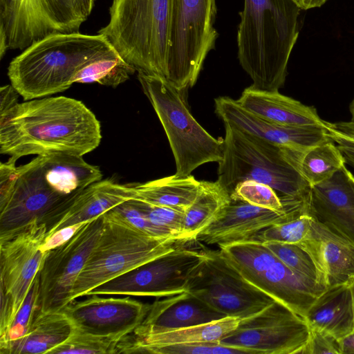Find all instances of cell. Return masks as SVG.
<instances>
[{"label": "cell", "instance_id": "21", "mask_svg": "<svg viewBox=\"0 0 354 354\" xmlns=\"http://www.w3.org/2000/svg\"><path fill=\"white\" fill-rule=\"evenodd\" d=\"M224 317V315L185 291L167 296L149 305L145 317L131 334L144 336L165 333Z\"/></svg>", "mask_w": 354, "mask_h": 354}, {"label": "cell", "instance_id": "26", "mask_svg": "<svg viewBox=\"0 0 354 354\" xmlns=\"http://www.w3.org/2000/svg\"><path fill=\"white\" fill-rule=\"evenodd\" d=\"M239 321L237 317H225L165 333L144 336L130 334L122 339L120 353H136L138 348L149 346L220 342L237 327Z\"/></svg>", "mask_w": 354, "mask_h": 354}, {"label": "cell", "instance_id": "1", "mask_svg": "<svg viewBox=\"0 0 354 354\" xmlns=\"http://www.w3.org/2000/svg\"><path fill=\"white\" fill-rule=\"evenodd\" d=\"M102 140L95 114L81 101L58 96L17 104L0 115V153L15 163L28 155L77 156L95 149Z\"/></svg>", "mask_w": 354, "mask_h": 354}, {"label": "cell", "instance_id": "11", "mask_svg": "<svg viewBox=\"0 0 354 354\" xmlns=\"http://www.w3.org/2000/svg\"><path fill=\"white\" fill-rule=\"evenodd\" d=\"M219 248L247 281L304 317L322 293L296 274L260 241Z\"/></svg>", "mask_w": 354, "mask_h": 354}, {"label": "cell", "instance_id": "19", "mask_svg": "<svg viewBox=\"0 0 354 354\" xmlns=\"http://www.w3.org/2000/svg\"><path fill=\"white\" fill-rule=\"evenodd\" d=\"M215 112L224 124L292 151L302 152L329 138L328 124L287 127L270 122L250 113L229 97L215 99Z\"/></svg>", "mask_w": 354, "mask_h": 354}, {"label": "cell", "instance_id": "13", "mask_svg": "<svg viewBox=\"0 0 354 354\" xmlns=\"http://www.w3.org/2000/svg\"><path fill=\"white\" fill-rule=\"evenodd\" d=\"M310 327L305 318L274 301L260 312L241 319L219 343L250 354H301Z\"/></svg>", "mask_w": 354, "mask_h": 354}, {"label": "cell", "instance_id": "17", "mask_svg": "<svg viewBox=\"0 0 354 354\" xmlns=\"http://www.w3.org/2000/svg\"><path fill=\"white\" fill-rule=\"evenodd\" d=\"M47 233V224L36 222L12 237L0 241L1 292L10 298L13 320L47 254L40 248Z\"/></svg>", "mask_w": 354, "mask_h": 354}, {"label": "cell", "instance_id": "44", "mask_svg": "<svg viewBox=\"0 0 354 354\" xmlns=\"http://www.w3.org/2000/svg\"><path fill=\"white\" fill-rule=\"evenodd\" d=\"M328 126L336 132L354 140V125L350 121L330 122V124L328 122Z\"/></svg>", "mask_w": 354, "mask_h": 354}, {"label": "cell", "instance_id": "40", "mask_svg": "<svg viewBox=\"0 0 354 354\" xmlns=\"http://www.w3.org/2000/svg\"><path fill=\"white\" fill-rule=\"evenodd\" d=\"M341 354L339 340L322 330L310 328L307 343L301 354Z\"/></svg>", "mask_w": 354, "mask_h": 354}, {"label": "cell", "instance_id": "36", "mask_svg": "<svg viewBox=\"0 0 354 354\" xmlns=\"http://www.w3.org/2000/svg\"><path fill=\"white\" fill-rule=\"evenodd\" d=\"M39 310V278L38 274L10 327L6 339L0 343L1 354H4L11 342L22 337L27 333Z\"/></svg>", "mask_w": 354, "mask_h": 354}, {"label": "cell", "instance_id": "4", "mask_svg": "<svg viewBox=\"0 0 354 354\" xmlns=\"http://www.w3.org/2000/svg\"><path fill=\"white\" fill-rule=\"evenodd\" d=\"M115 52L102 34L54 33L15 57L8 76L25 101L44 97L68 89L85 66Z\"/></svg>", "mask_w": 354, "mask_h": 354}, {"label": "cell", "instance_id": "28", "mask_svg": "<svg viewBox=\"0 0 354 354\" xmlns=\"http://www.w3.org/2000/svg\"><path fill=\"white\" fill-rule=\"evenodd\" d=\"M201 181L193 176L175 174L144 183H133L135 199L182 211L192 205L198 195Z\"/></svg>", "mask_w": 354, "mask_h": 354}, {"label": "cell", "instance_id": "2", "mask_svg": "<svg viewBox=\"0 0 354 354\" xmlns=\"http://www.w3.org/2000/svg\"><path fill=\"white\" fill-rule=\"evenodd\" d=\"M102 178L99 167L65 153L37 156L19 167L1 162V216L17 229L36 221L48 224L78 193Z\"/></svg>", "mask_w": 354, "mask_h": 354}, {"label": "cell", "instance_id": "16", "mask_svg": "<svg viewBox=\"0 0 354 354\" xmlns=\"http://www.w3.org/2000/svg\"><path fill=\"white\" fill-rule=\"evenodd\" d=\"M308 196H283L282 210H272L232 200L216 218L203 230L196 240L219 248L255 239L269 226L289 221L308 211Z\"/></svg>", "mask_w": 354, "mask_h": 354}, {"label": "cell", "instance_id": "31", "mask_svg": "<svg viewBox=\"0 0 354 354\" xmlns=\"http://www.w3.org/2000/svg\"><path fill=\"white\" fill-rule=\"evenodd\" d=\"M264 244L310 286L322 292L328 288L324 273L305 244L278 242H266Z\"/></svg>", "mask_w": 354, "mask_h": 354}, {"label": "cell", "instance_id": "30", "mask_svg": "<svg viewBox=\"0 0 354 354\" xmlns=\"http://www.w3.org/2000/svg\"><path fill=\"white\" fill-rule=\"evenodd\" d=\"M230 201V192L217 180H201L197 196L185 212L181 239L196 240L198 234L216 218Z\"/></svg>", "mask_w": 354, "mask_h": 354}, {"label": "cell", "instance_id": "29", "mask_svg": "<svg viewBox=\"0 0 354 354\" xmlns=\"http://www.w3.org/2000/svg\"><path fill=\"white\" fill-rule=\"evenodd\" d=\"M283 151L310 187L327 180L346 163L339 148L330 138L302 152L285 148Z\"/></svg>", "mask_w": 354, "mask_h": 354}, {"label": "cell", "instance_id": "20", "mask_svg": "<svg viewBox=\"0 0 354 354\" xmlns=\"http://www.w3.org/2000/svg\"><path fill=\"white\" fill-rule=\"evenodd\" d=\"M308 212L354 245V175L346 165L327 180L310 187Z\"/></svg>", "mask_w": 354, "mask_h": 354}, {"label": "cell", "instance_id": "33", "mask_svg": "<svg viewBox=\"0 0 354 354\" xmlns=\"http://www.w3.org/2000/svg\"><path fill=\"white\" fill-rule=\"evenodd\" d=\"M125 337L99 335L75 326L69 337L49 354H113L119 353L120 344Z\"/></svg>", "mask_w": 354, "mask_h": 354}, {"label": "cell", "instance_id": "10", "mask_svg": "<svg viewBox=\"0 0 354 354\" xmlns=\"http://www.w3.org/2000/svg\"><path fill=\"white\" fill-rule=\"evenodd\" d=\"M95 0H0V59L54 33L79 32Z\"/></svg>", "mask_w": 354, "mask_h": 354}, {"label": "cell", "instance_id": "42", "mask_svg": "<svg viewBox=\"0 0 354 354\" xmlns=\"http://www.w3.org/2000/svg\"><path fill=\"white\" fill-rule=\"evenodd\" d=\"M328 136L337 144L346 160V162L354 169V140L336 132L328 125Z\"/></svg>", "mask_w": 354, "mask_h": 354}, {"label": "cell", "instance_id": "15", "mask_svg": "<svg viewBox=\"0 0 354 354\" xmlns=\"http://www.w3.org/2000/svg\"><path fill=\"white\" fill-rule=\"evenodd\" d=\"M102 215L83 226L65 244L47 252L39 278V311L62 310L96 245Z\"/></svg>", "mask_w": 354, "mask_h": 354}, {"label": "cell", "instance_id": "35", "mask_svg": "<svg viewBox=\"0 0 354 354\" xmlns=\"http://www.w3.org/2000/svg\"><path fill=\"white\" fill-rule=\"evenodd\" d=\"M230 197L232 200L272 210H282L286 205L283 196H279L270 186L254 180H245L237 184Z\"/></svg>", "mask_w": 354, "mask_h": 354}, {"label": "cell", "instance_id": "41", "mask_svg": "<svg viewBox=\"0 0 354 354\" xmlns=\"http://www.w3.org/2000/svg\"><path fill=\"white\" fill-rule=\"evenodd\" d=\"M88 223L82 222L76 223L56 231L46 238L40 248L41 251L48 252L65 244Z\"/></svg>", "mask_w": 354, "mask_h": 354}, {"label": "cell", "instance_id": "14", "mask_svg": "<svg viewBox=\"0 0 354 354\" xmlns=\"http://www.w3.org/2000/svg\"><path fill=\"white\" fill-rule=\"evenodd\" d=\"M205 258L200 251L176 248L91 290L92 295L167 297L187 291L190 276Z\"/></svg>", "mask_w": 354, "mask_h": 354}, {"label": "cell", "instance_id": "38", "mask_svg": "<svg viewBox=\"0 0 354 354\" xmlns=\"http://www.w3.org/2000/svg\"><path fill=\"white\" fill-rule=\"evenodd\" d=\"M151 354H236L246 353L244 351L221 344L219 342L174 344L144 346L136 353Z\"/></svg>", "mask_w": 354, "mask_h": 354}, {"label": "cell", "instance_id": "5", "mask_svg": "<svg viewBox=\"0 0 354 354\" xmlns=\"http://www.w3.org/2000/svg\"><path fill=\"white\" fill-rule=\"evenodd\" d=\"M174 0H113L105 35L138 73L165 77Z\"/></svg>", "mask_w": 354, "mask_h": 354}, {"label": "cell", "instance_id": "32", "mask_svg": "<svg viewBox=\"0 0 354 354\" xmlns=\"http://www.w3.org/2000/svg\"><path fill=\"white\" fill-rule=\"evenodd\" d=\"M136 71L116 52L88 64L77 73L74 83L96 82L115 87L129 80Z\"/></svg>", "mask_w": 354, "mask_h": 354}, {"label": "cell", "instance_id": "25", "mask_svg": "<svg viewBox=\"0 0 354 354\" xmlns=\"http://www.w3.org/2000/svg\"><path fill=\"white\" fill-rule=\"evenodd\" d=\"M305 319L310 328L325 331L338 340L354 329V308L348 283L328 287L317 297Z\"/></svg>", "mask_w": 354, "mask_h": 354}, {"label": "cell", "instance_id": "34", "mask_svg": "<svg viewBox=\"0 0 354 354\" xmlns=\"http://www.w3.org/2000/svg\"><path fill=\"white\" fill-rule=\"evenodd\" d=\"M315 223L316 220L307 211L292 219L269 226L255 239L263 243H301L313 238Z\"/></svg>", "mask_w": 354, "mask_h": 354}, {"label": "cell", "instance_id": "7", "mask_svg": "<svg viewBox=\"0 0 354 354\" xmlns=\"http://www.w3.org/2000/svg\"><path fill=\"white\" fill-rule=\"evenodd\" d=\"M138 79L167 137L176 176H189L203 164L222 160L223 139L214 138L196 120L180 91L158 75L138 73Z\"/></svg>", "mask_w": 354, "mask_h": 354}, {"label": "cell", "instance_id": "45", "mask_svg": "<svg viewBox=\"0 0 354 354\" xmlns=\"http://www.w3.org/2000/svg\"><path fill=\"white\" fill-rule=\"evenodd\" d=\"M341 354L354 353V329L339 339Z\"/></svg>", "mask_w": 354, "mask_h": 354}, {"label": "cell", "instance_id": "8", "mask_svg": "<svg viewBox=\"0 0 354 354\" xmlns=\"http://www.w3.org/2000/svg\"><path fill=\"white\" fill-rule=\"evenodd\" d=\"M99 239L80 273L68 304L97 286L188 242L148 236L106 213Z\"/></svg>", "mask_w": 354, "mask_h": 354}, {"label": "cell", "instance_id": "46", "mask_svg": "<svg viewBox=\"0 0 354 354\" xmlns=\"http://www.w3.org/2000/svg\"><path fill=\"white\" fill-rule=\"evenodd\" d=\"M301 10H309L322 6L328 0H292Z\"/></svg>", "mask_w": 354, "mask_h": 354}, {"label": "cell", "instance_id": "39", "mask_svg": "<svg viewBox=\"0 0 354 354\" xmlns=\"http://www.w3.org/2000/svg\"><path fill=\"white\" fill-rule=\"evenodd\" d=\"M136 205L146 214L152 224L163 229L180 240L183 231L185 211L152 205L133 198ZM184 241V240H183Z\"/></svg>", "mask_w": 354, "mask_h": 354}, {"label": "cell", "instance_id": "23", "mask_svg": "<svg viewBox=\"0 0 354 354\" xmlns=\"http://www.w3.org/2000/svg\"><path fill=\"white\" fill-rule=\"evenodd\" d=\"M237 102L245 110L268 122L287 127H326L313 106H307L279 91L246 88Z\"/></svg>", "mask_w": 354, "mask_h": 354}, {"label": "cell", "instance_id": "27", "mask_svg": "<svg viewBox=\"0 0 354 354\" xmlns=\"http://www.w3.org/2000/svg\"><path fill=\"white\" fill-rule=\"evenodd\" d=\"M74 326L63 310L38 311L27 333L4 354H49L71 335Z\"/></svg>", "mask_w": 354, "mask_h": 354}, {"label": "cell", "instance_id": "22", "mask_svg": "<svg viewBox=\"0 0 354 354\" xmlns=\"http://www.w3.org/2000/svg\"><path fill=\"white\" fill-rule=\"evenodd\" d=\"M134 197L133 183L121 184L112 178L96 181L78 193L48 225L46 238L63 227L94 220Z\"/></svg>", "mask_w": 354, "mask_h": 354}, {"label": "cell", "instance_id": "6", "mask_svg": "<svg viewBox=\"0 0 354 354\" xmlns=\"http://www.w3.org/2000/svg\"><path fill=\"white\" fill-rule=\"evenodd\" d=\"M223 154L218 162L217 181L231 194L237 184L254 180L270 186L282 196L304 197L310 186L282 148L224 124Z\"/></svg>", "mask_w": 354, "mask_h": 354}, {"label": "cell", "instance_id": "24", "mask_svg": "<svg viewBox=\"0 0 354 354\" xmlns=\"http://www.w3.org/2000/svg\"><path fill=\"white\" fill-rule=\"evenodd\" d=\"M301 243L313 254L328 287L348 283L354 277V245L317 220L313 238Z\"/></svg>", "mask_w": 354, "mask_h": 354}, {"label": "cell", "instance_id": "48", "mask_svg": "<svg viewBox=\"0 0 354 354\" xmlns=\"http://www.w3.org/2000/svg\"><path fill=\"white\" fill-rule=\"evenodd\" d=\"M348 283H349L351 289L353 308H354V277L351 279V280L348 281Z\"/></svg>", "mask_w": 354, "mask_h": 354}, {"label": "cell", "instance_id": "12", "mask_svg": "<svg viewBox=\"0 0 354 354\" xmlns=\"http://www.w3.org/2000/svg\"><path fill=\"white\" fill-rule=\"evenodd\" d=\"M205 258L194 270L187 291L225 317L252 316L275 300L247 281L219 250L203 248Z\"/></svg>", "mask_w": 354, "mask_h": 354}, {"label": "cell", "instance_id": "43", "mask_svg": "<svg viewBox=\"0 0 354 354\" xmlns=\"http://www.w3.org/2000/svg\"><path fill=\"white\" fill-rule=\"evenodd\" d=\"M19 93L12 85L2 86L0 88V115H3L17 104Z\"/></svg>", "mask_w": 354, "mask_h": 354}, {"label": "cell", "instance_id": "3", "mask_svg": "<svg viewBox=\"0 0 354 354\" xmlns=\"http://www.w3.org/2000/svg\"><path fill=\"white\" fill-rule=\"evenodd\" d=\"M300 10L292 0H244L237 54L251 87L273 91L283 86L299 36Z\"/></svg>", "mask_w": 354, "mask_h": 354}, {"label": "cell", "instance_id": "9", "mask_svg": "<svg viewBox=\"0 0 354 354\" xmlns=\"http://www.w3.org/2000/svg\"><path fill=\"white\" fill-rule=\"evenodd\" d=\"M216 0H174L165 78L182 91L196 82L204 62L215 48Z\"/></svg>", "mask_w": 354, "mask_h": 354}, {"label": "cell", "instance_id": "47", "mask_svg": "<svg viewBox=\"0 0 354 354\" xmlns=\"http://www.w3.org/2000/svg\"><path fill=\"white\" fill-rule=\"evenodd\" d=\"M349 111L351 113V120L349 121L354 125V97L349 104Z\"/></svg>", "mask_w": 354, "mask_h": 354}, {"label": "cell", "instance_id": "18", "mask_svg": "<svg viewBox=\"0 0 354 354\" xmlns=\"http://www.w3.org/2000/svg\"><path fill=\"white\" fill-rule=\"evenodd\" d=\"M88 296L82 301H73L62 310L74 326L95 335L126 337L140 325L149 308L148 304L130 297Z\"/></svg>", "mask_w": 354, "mask_h": 354}, {"label": "cell", "instance_id": "37", "mask_svg": "<svg viewBox=\"0 0 354 354\" xmlns=\"http://www.w3.org/2000/svg\"><path fill=\"white\" fill-rule=\"evenodd\" d=\"M106 213L148 236L156 238H176L169 232L152 224L146 214L136 205L133 199L115 206Z\"/></svg>", "mask_w": 354, "mask_h": 354}]
</instances>
